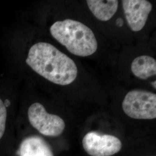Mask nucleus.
<instances>
[{"label":"nucleus","instance_id":"f257e3e1","mask_svg":"<svg viewBox=\"0 0 156 156\" xmlns=\"http://www.w3.org/2000/svg\"><path fill=\"white\" fill-rule=\"evenodd\" d=\"M26 62L41 76L62 86L72 83L78 75L75 62L53 45L46 42L31 46Z\"/></svg>","mask_w":156,"mask_h":156},{"label":"nucleus","instance_id":"f03ea898","mask_svg":"<svg viewBox=\"0 0 156 156\" xmlns=\"http://www.w3.org/2000/svg\"><path fill=\"white\" fill-rule=\"evenodd\" d=\"M52 37L71 53L87 57L97 50L98 43L93 31L76 20L66 19L55 23L50 28Z\"/></svg>","mask_w":156,"mask_h":156},{"label":"nucleus","instance_id":"7ed1b4c3","mask_svg":"<svg viewBox=\"0 0 156 156\" xmlns=\"http://www.w3.org/2000/svg\"><path fill=\"white\" fill-rule=\"evenodd\" d=\"M122 108L124 113L133 119H156V94L141 90L130 91L123 100Z\"/></svg>","mask_w":156,"mask_h":156},{"label":"nucleus","instance_id":"20e7f679","mask_svg":"<svg viewBox=\"0 0 156 156\" xmlns=\"http://www.w3.org/2000/svg\"><path fill=\"white\" fill-rule=\"evenodd\" d=\"M29 122L41 134L48 136H58L64 131L66 124L62 117L48 113L41 104L35 102L28 109Z\"/></svg>","mask_w":156,"mask_h":156},{"label":"nucleus","instance_id":"39448f33","mask_svg":"<svg viewBox=\"0 0 156 156\" xmlns=\"http://www.w3.org/2000/svg\"><path fill=\"white\" fill-rule=\"evenodd\" d=\"M84 150L91 156H112L121 151L122 144L115 136L90 132L83 137Z\"/></svg>","mask_w":156,"mask_h":156},{"label":"nucleus","instance_id":"423d86ee","mask_svg":"<svg viewBox=\"0 0 156 156\" xmlns=\"http://www.w3.org/2000/svg\"><path fill=\"white\" fill-rule=\"evenodd\" d=\"M129 27L135 32L144 27L153 6L146 0H123L122 1Z\"/></svg>","mask_w":156,"mask_h":156},{"label":"nucleus","instance_id":"0eeeda50","mask_svg":"<svg viewBox=\"0 0 156 156\" xmlns=\"http://www.w3.org/2000/svg\"><path fill=\"white\" fill-rule=\"evenodd\" d=\"M19 152V156H54L50 145L37 136L24 139L20 145Z\"/></svg>","mask_w":156,"mask_h":156},{"label":"nucleus","instance_id":"6e6552de","mask_svg":"<svg viewBox=\"0 0 156 156\" xmlns=\"http://www.w3.org/2000/svg\"><path fill=\"white\" fill-rule=\"evenodd\" d=\"M87 4L94 16L101 21L109 20L117 12V0H87Z\"/></svg>","mask_w":156,"mask_h":156},{"label":"nucleus","instance_id":"1a4fd4ad","mask_svg":"<svg viewBox=\"0 0 156 156\" xmlns=\"http://www.w3.org/2000/svg\"><path fill=\"white\" fill-rule=\"evenodd\" d=\"M131 69L136 78L146 80L156 75V60L151 56H139L133 60Z\"/></svg>","mask_w":156,"mask_h":156},{"label":"nucleus","instance_id":"9d476101","mask_svg":"<svg viewBox=\"0 0 156 156\" xmlns=\"http://www.w3.org/2000/svg\"><path fill=\"white\" fill-rule=\"evenodd\" d=\"M7 111L3 101L0 99V140L3 136L5 130Z\"/></svg>","mask_w":156,"mask_h":156},{"label":"nucleus","instance_id":"9b49d317","mask_svg":"<svg viewBox=\"0 0 156 156\" xmlns=\"http://www.w3.org/2000/svg\"><path fill=\"white\" fill-rule=\"evenodd\" d=\"M123 23H124V22H123L122 19H121V18L117 19V20H116V24L118 27H122L123 25Z\"/></svg>","mask_w":156,"mask_h":156},{"label":"nucleus","instance_id":"f8f14e48","mask_svg":"<svg viewBox=\"0 0 156 156\" xmlns=\"http://www.w3.org/2000/svg\"><path fill=\"white\" fill-rule=\"evenodd\" d=\"M4 104L6 108V107H8V106L11 105V102H10V101L8 99H6V100H5V102H4Z\"/></svg>","mask_w":156,"mask_h":156},{"label":"nucleus","instance_id":"ddd939ff","mask_svg":"<svg viewBox=\"0 0 156 156\" xmlns=\"http://www.w3.org/2000/svg\"><path fill=\"white\" fill-rule=\"evenodd\" d=\"M156 81H154V82H152V83H151V84H152V86H153V87H154V89H156Z\"/></svg>","mask_w":156,"mask_h":156}]
</instances>
